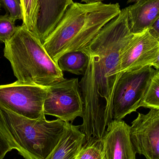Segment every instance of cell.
Segmentation results:
<instances>
[{"label": "cell", "instance_id": "cell-11", "mask_svg": "<svg viewBox=\"0 0 159 159\" xmlns=\"http://www.w3.org/2000/svg\"><path fill=\"white\" fill-rule=\"evenodd\" d=\"M40 6L35 35L43 43L55 30L73 0H38Z\"/></svg>", "mask_w": 159, "mask_h": 159}, {"label": "cell", "instance_id": "cell-4", "mask_svg": "<svg viewBox=\"0 0 159 159\" xmlns=\"http://www.w3.org/2000/svg\"><path fill=\"white\" fill-rule=\"evenodd\" d=\"M7 124L23 151L25 159H45L62 136L67 123L58 118L31 119L19 116L0 106Z\"/></svg>", "mask_w": 159, "mask_h": 159}, {"label": "cell", "instance_id": "cell-25", "mask_svg": "<svg viewBox=\"0 0 159 159\" xmlns=\"http://www.w3.org/2000/svg\"><path fill=\"white\" fill-rule=\"evenodd\" d=\"M1 3H0V7H1Z\"/></svg>", "mask_w": 159, "mask_h": 159}, {"label": "cell", "instance_id": "cell-24", "mask_svg": "<svg viewBox=\"0 0 159 159\" xmlns=\"http://www.w3.org/2000/svg\"><path fill=\"white\" fill-rule=\"evenodd\" d=\"M140 1V0H128V2H127V3H130L133 2H138V1Z\"/></svg>", "mask_w": 159, "mask_h": 159}, {"label": "cell", "instance_id": "cell-15", "mask_svg": "<svg viewBox=\"0 0 159 159\" xmlns=\"http://www.w3.org/2000/svg\"><path fill=\"white\" fill-rule=\"evenodd\" d=\"M13 150L23 156V151L10 131L0 108V159L4 158L6 154Z\"/></svg>", "mask_w": 159, "mask_h": 159}, {"label": "cell", "instance_id": "cell-14", "mask_svg": "<svg viewBox=\"0 0 159 159\" xmlns=\"http://www.w3.org/2000/svg\"><path fill=\"white\" fill-rule=\"evenodd\" d=\"M89 62V56L85 50H75L61 55L57 61L60 70L77 75L84 74Z\"/></svg>", "mask_w": 159, "mask_h": 159}, {"label": "cell", "instance_id": "cell-13", "mask_svg": "<svg viewBox=\"0 0 159 159\" xmlns=\"http://www.w3.org/2000/svg\"><path fill=\"white\" fill-rule=\"evenodd\" d=\"M85 141L80 126L67 123L59 141L45 159H75Z\"/></svg>", "mask_w": 159, "mask_h": 159}, {"label": "cell", "instance_id": "cell-1", "mask_svg": "<svg viewBox=\"0 0 159 159\" xmlns=\"http://www.w3.org/2000/svg\"><path fill=\"white\" fill-rule=\"evenodd\" d=\"M134 35L126 7L102 28L85 49L89 64L79 84L84 103L80 129L86 142L102 139L113 120V96L121 75L120 56Z\"/></svg>", "mask_w": 159, "mask_h": 159}, {"label": "cell", "instance_id": "cell-12", "mask_svg": "<svg viewBox=\"0 0 159 159\" xmlns=\"http://www.w3.org/2000/svg\"><path fill=\"white\" fill-rule=\"evenodd\" d=\"M159 16V0H140L128 7L130 31L133 34L148 30Z\"/></svg>", "mask_w": 159, "mask_h": 159}, {"label": "cell", "instance_id": "cell-5", "mask_svg": "<svg viewBox=\"0 0 159 159\" xmlns=\"http://www.w3.org/2000/svg\"><path fill=\"white\" fill-rule=\"evenodd\" d=\"M156 70L147 65L121 74L113 96V120H122L140 107Z\"/></svg>", "mask_w": 159, "mask_h": 159}, {"label": "cell", "instance_id": "cell-21", "mask_svg": "<svg viewBox=\"0 0 159 159\" xmlns=\"http://www.w3.org/2000/svg\"><path fill=\"white\" fill-rule=\"evenodd\" d=\"M148 30L149 33L159 42V16Z\"/></svg>", "mask_w": 159, "mask_h": 159}, {"label": "cell", "instance_id": "cell-18", "mask_svg": "<svg viewBox=\"0 0 159 159\" xmlns=\"http://www.w3.org/2000/svg\"><path fill=\"white\" fill-rule=\"evenodd\" d=\"M75 159H103L102 139L85 142Z\"/></svg>", "mask_w": 159, "mask_h": 159}, {"label": "cell", "instance_id": "cell-20", "mask_svg": "<svg viewBox=\"0 0 159 159\" xmlns=\"http://www.w3.org/2000/svg\"><path fill=\"white\" fill-rule=\"evenodd\" d=\"M0 3L15 20H23V10L20 0H0Z\"/></svg>", "mask_w": 159, "mask_h": 159}, {"label": "cell", "instance_id": "cell-22", "mask_svg": "<svg viewBox=\"0 0 159 159\" xmlns=\"http://www.w3.org/2000/svg\"><path fill=\"white\" fill-rule=\"evenodd\" d=\"M151 66L155 67L156 70H159V52L157 58L155 60V61L151 64Z\"/></svg>", "mask_w": 159, "mask_h": 159}, {"label": "cell", "instance_id": "cell-23", "mask_svg": "<svg viewBox=\"0 0 159 159\" xmlns=\"http://www.w3.org/2000/svg\"><path fill=\"white\" fill-rule=\"evenodd\" d=\"M104 0H80L81 2L86 3V4H92L94 3L97 2H102Z\"/></svg>", "mask_w": 159, "mask_h": 159}, {"label": "cell", "instance_id": "cell-8", "mask_svg": "<svg viewBox=\"0 0 159 159\" xmlns=\"http://www.w3.org/2000/svg\"><path fill=\"white\" fill-rule=\"evenodd\" d=\"M130 134L135 153L146 159H159V109L139 113L132 122Z\"/></svg>", "mask_w": 159, "mask_h": 159}, {"label": "cell", "instance_id": "cell-7", "mask_svg": "<svg viewBox=\"0 0 159 159\" xmlns=\"http://www.w3.org/2000/svg\"><path fill=\"white\" fill-rule=\"evenodd\" d=\"M46 88L17 80L11 84L0 85V106L28 118L44 117L43 105Z\"/></svg>", "mask_w": 159, "mask_h": 159}, {"label": "cell", "instance_id": "cell-16", "mask_svg": "<svg viewBox=\"0 0 159 159\" xmlns=\"http://www.w3.org/2000/svg\"><path fill=\"white\" fill-rule=\"evenodd\" d=\"M23 10V24L35 35L40 6L38 0H20Z\"/></svg>", "mask_w": 159, "mask_h": 159}, {"label": "cell", "instance_id": "cell-3", "mask_svg": "<svg viewBox=\"0 0 159 159\" xmlns=\"http://www.w3.org/2000/svg\"><path fill=\"white\" fill-rule=\"evenodd\" d=\"M4 56L19 82L47 87L65 79L40 39L23 24L5 43Z\"/></svg>", "mask_w": 159, "mask_h": 159}, {"label": "cell", "instance_id": "cell-6", "mask_svg": "<svg viewBox=\"0 0 159 159\" xmlns=\"http://www.w3.org/2000/svg\"><path fill=\"white\" fill-rule=\"evenodd\" d=\"M45 115L71 123L84 114V103L78 78L64 79L46 88L44 102Z\"/></svg>", "mask_w": 159, "mask_h": 159}, {"label": "cell", "instance_id": "cell-9", "mask_svg": "<svg viewBox=\"0 0 159 159\" xmlns=\"http://www.w3.org/2000/svg\"><path fill=\"white\" fill-rule=\"evenodd\" d=\"M159 52V42L149 33L148 30L134 34L121 52L120 73L151 65Z\"/></svg>", "mask_w": 159, "mask_h": 159}, {"label": "cell", "instance_id": "cell-19", "mask_svg": "<svg viewBox=\"0 0 159 159\" xmlns=\"http://www.w3.org/2000/svg\"><path fill=\"white\" fill-rule=\"evenodd\" d=\"M16 21L8 13L0 16V43L5 44L14 36L19 26H16Z\"/></svg>", "mask_w": 159, "mask_h": 159}, {"label": "cell", "instance_id": "cell-17", "mask_svg": "<svg viewBox=\"0 0 159 159\" xmlns=\"http://www.w3.org/2000/svg\"><path fill=\"white\" fill-rule=\"evenodd\" d=\"M140 107L159 109V70H156Z\"/></svg>", "mask_w": 159, "mask_h": 159}, {"label": "cell", "instance_id": "cell-2", "mask_svg": "<svg viewBox=\"0 0 159 159\" xmlns=\"http://www.w3.org/2000/svg\"><path fill=\"white\" fill-rule=\"evenodd\" d=\"M120 12L118 3L82 4L74 2L43 46L57 63L59 58L65 53L85 50L102 28Z\"/></svg>", "mask_w": 159, "mask_h": 159}, {"label": "cell", "instance_id": "cell-10", "mask_svg": "<svg viewBox=\"0 0 159 159\" xmlns=\"http://www.w3.org/2000/svg\"><path fill=\"white\" fill-rule=\"evenodd\" d=\"M130 129L123 120L111 121L102 138L103 159H136Z\"/></svg>", "mask_w": 159, "mask_h": 159}]
</instances>
